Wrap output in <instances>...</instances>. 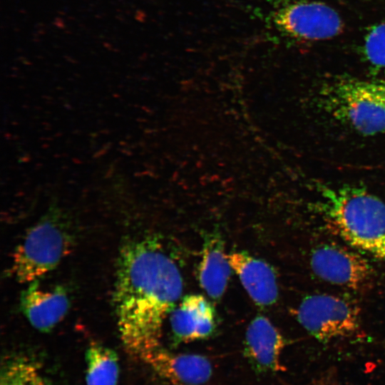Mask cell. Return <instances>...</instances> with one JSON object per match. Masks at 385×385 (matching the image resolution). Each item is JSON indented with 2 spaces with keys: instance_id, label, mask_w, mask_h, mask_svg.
I'll use <instances>...</instances> for the list:
<instances>
[{
  "instance_id": "8fae6325",
  "label": "cell",
  "mask_w": 385,
  "mask_h": 385,
  "mask_svg": "<svg viewBox=\"0 0 385 385\" xmlns=\"http://www.w3.org/2000/svg\"><path fill=\"white\" fill-rule=\"evenodd\" d=\"M144 362L175 385H201L212 374V363L206 356L174 353L162 346L151 352Z\"/></svg>"
},
{
  "instance_id": "6da1fadb",
  "label": "cell",
  "mask_w": 385,
  "mask_h": 385,
  "mask_svg": "<svg viewBox=\"0 0 385 385\" xmlns=\"http://www.w3.org/2000/svg\"><path fill=\"white\" fill-rule=\"evenodd\" d=\"M183 290L181 272L158 240L139 237L123 245L113 297L120 337L131 356L144 361L161 346L164 321Z\"/></svg>"
},
{
  "instance_id": "4fadbf2b",
  "label": "cell",
  "mask_w": 385,
  "mask_h": 385,
  "mask_svg": "<svg viewBox=\"0 0 385 385\" xmlns=\"http://www.w3.org/2000/svg\"><path fill=\"white\" fill-rule=\"evenodd\" d=\"M231 270L222 240L211 236L205 240L198 267L200 285L210 298L217 300L224 294Z\"/></svg>"
},
{
  "instance_id": "2e32d148",
  "label": "cell",
  "mask_w": 385,
  "mask_h": 385,
  "mask_svg": "<svg viewBox=\"0 0 385 385\" xmlns=\"http://www.w3.org/2000/svg\"><path fill=\"white\" fill-rule=\"evenodd\" d=\"M361 50L371 70L385 76V22L374 24L367 30Z\"/></svg>"
},
{
  "instance_id": "5b68a950",
  "label": "cell",
  "mask_w": 385,
  "mask_h": 385,
  "mask_svg": "<svg viewBox=\"0 0 385 385\" xmlns=\"http://www.w3.org/2000/svg\"><path fill=\"white\" fill-rule=\"evenodd\" d=\"M297 314L300 324L321 342L352 336L360 327L358 309L347 300L330 294L306 297Z\"/></svg>"
},
{
  "instance_id": "9c48e42d",
  "label": "cell",
  "mask_w": 385,
  "mask_h": 385,
  "mask_svg": "<svg viewBox=\"0 0 385 385\" xmlns=\"http://www.w3.org/2000/svg\"><path fill=\"white\" fill-rule=\"evenodd\" d=\"M20 302L30 324L41 332L51 331L63 319L70 307L69 297L63 287L44 288L38 281L29 284Z\"/></svg>"
},
{
  "instance_id": "9a60e30c",
  "label": "cell",
  "mask_w": 385,
  "mask_h": 385,
  "mask_svg": "<svg viewBox=\"0 0 385 385\" xmlns=\"http://www.w3.org/2000/svg\"><path fill=\"white\" fill-rule=\"evenodd\" d=\"M86 385H117L119 378V361L111 349L92 342L86 351Z\"/></svg>"
},
{
  "instance_id": "5bb4252c",
  "label": "cell",
  "mask_w": 385,
  "mask_h": 385,
  "mask_svg": "<svg viewBox=\"0 0 385 385\" xmlns=\"http://www.w3.org/2000/svg\"><path fill=\"white\" fill-rule=\"evenodd\" d=\"M0 371V385H53L41 363L28 354L5 356Z\"/></svg>"
},
{
  "instance_id": "52a82bcc",
  "label": "cell",
  "mask_w": 385,
  "mask_h": 385,
  "mask_svg": "<svg viewBox=\"0 0 385 385\" xmlns=\"http://www.w3.org/2000/svg\"><path fill=\"white\" fill-rule=\"evenodd\" d=\"M310 265L319 278L330 283L359 289L371 277V267L358 254L334 245L314 250Z\"/></svg>"
},
{
  "instance_id": "30bf717a",
  "label": "cell",
  "mask_w": 385,
  "mask_h": 385,
  "mask_svg": "<svg viewBox=\"0 0 385 385\" xmlns=\"http://www.w3.org/2000/svg\"><path fill=\"white\" fill-rule=\"evenodd\" d=\"M169 315L175 344L205 339L216 329L215 310L211 303L200 294L184 297Z\"/></svg>"
},
{
  "instance_id": "7c38bea8",
  "label": "cell",
  "mask_w": 385,
  "mask_h": 385,
  "mask_svg": "<svg viewBox=\"0 0 385 385\" xmlns=\"http://www.w3.org/2000/svg\"><path fill=\"white\" fill-rule=\"evenodd\" d=\"M227 258L252 301L261 307L273 304L278 297V286L272 267L246 252H233Z\"/></svg>"
},
{
  "instance_id": "277c9868",
  "label": "cell",
  "mask_w": 385,
  "mask_h": 385,
  "mask_svg": "<svg viewBox=\"0 0 385 385\" xmlns=\"http://www.w3.org/2000/svg\"><path fill=\"white\" fill-rule=\"evenodd\" d=\"M319 96L327 113L358 133H385V111L374 81L338 78L325 84Z\"/></svg>"
},
{
  "instance_id": "3957f363",
  "label": "cell",
  "mask_w": 385,
  "mask_h": 385,
  "mask_svg": "<svg viewBox=\"0 0 385 385\" xmlns=\"http://www.w3.org/2000/svg\"><path fill=\"white\" fill-rule=\"evenodd\" d=\"M73 245L68 223L59 215H47L27 231L15 248L9 273L20 283L38 281L69 255Z\"/></svg>"
},
{
  "instance_id": "8992f818",
  "label": "cell",
  "mask_w": 385,
  "mask_h": 385,
  "mask_svg": "<svg viewBox=\"0 0 385 385\" xmlns=\"http://www.w3.org/2000/svg\"><path fill=\"white\" fill-rule=\"evenodd\" d=\"M275 22L285 34L303 41L332 38L344 29L339 13L317 1H298L284 6L276 14Z\"/></svg>"
},
{
  "instance_id": "ba28073f",
  "label": "cell",
  "mask_w": 385,
  "mask_h": 385,
  "mask_svg": "<svg viewBox=\"0 0 385 385\" xmlns=\"http://www.w3.org/2000/svg\"><path fill=\"white\" fill-rule=\"evenodd\" d=\"M285 344L277 328L268 318L260 315L246 329L243 354L257 374L277 373L284 370L281 355Z\"/></svg>"
},
{
  "instance_id": "e0dca14e",
  "label": "cell",
  "mask_w": 385,
  "mask_h": 385,
  "mask_svg": "<svg viewBox=\"0 0 385 385\" xmlns=\"http://www.w3.org/2000/svg\"><path fill=\"white\" fill-rule=\"evenodd\" d=\"M374 83L381 99L385 111V79L374 81Z\"/></svg>"
},
{
  "instance_id": "7a4b0ae2",
  "label": "cell",
  "mask_w": 385,
  "mask_h": 385,
  "mask_svg": "<svg viewBox=\"0 0 385 385\" xmlns=\"http://www.w3.org/2000/svg\"><path fill=\"white\" fill-rule=\"evenodd\" d=\"M327 220L350 245L385 260V202L354 185H318Z\"/></svg>"
}]
</instances>
